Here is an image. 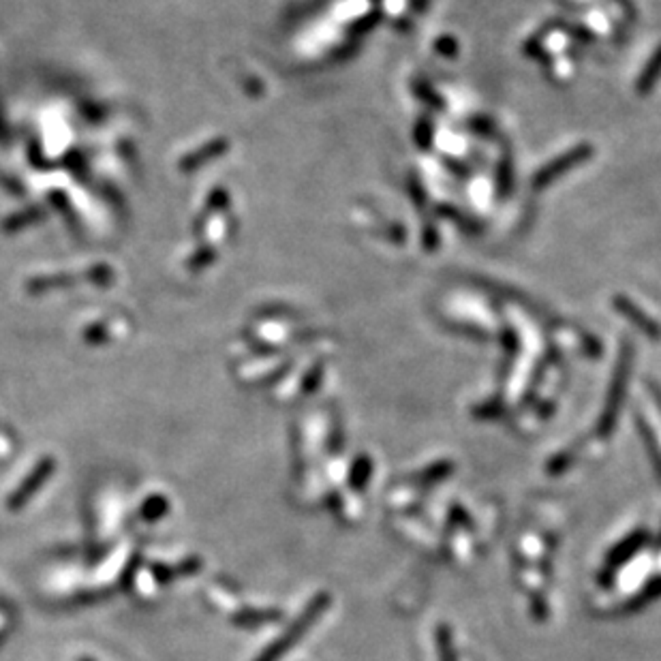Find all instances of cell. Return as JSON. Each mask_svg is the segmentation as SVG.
<instances>
[{"label": "cell", "mask_w": 661, "mask_h": 661, "mask_svg": "<svg viewBox=\"0 0 661 661\" xmlns=\"http://www.w3.org/2000/svg\"><path fill=\"white\" fill-rule=\"evenodd\" d=\"M328 606H330L328 595L326 593L317 595V598L313 599L311 604H308V608L302 612L300 619H297L294 625H291V630L287 632L285 636H280L274 644H270V647L265 648V651L259 655V657L255 661H279L287 651H291V647H294V644L300 640V638L305 636V633L311 630L313 625H315L317 619L323 615V612H326Z\"/></svg>", "instance_id": "cell-1"}, {"label": "cell", "mask_w": 661, "mask_h": 661, "mask_svg": "<svg viewBox=\"0 0 661 661\" xmlns=\"http://www.w3.org/2000/svg\"><path fill=\"white\" fill-rule=\"evenodd\" d=\"M54 469H56V463H54V458L52 456H43L39 463H37V467L30 471L29 478H26L18 486V489L11 492V497L7 498V507L11 509V512H18V509L24 507L26 503H29L30 498L37 495V490H39L41 486L52 478Z\"/></svg>", "instance_id": "cell-2"}, {"label": "cell", "mask_w": 661, "mask_h": 661, "mask_svg": "<svg viewBox=\"0 0 661 661\" xmlns=\"http://www.w3.org/2000/svg\"><path fill=\"white\" fill-rule=\"evenodd\" d=\"M78 661H95V659H90V657H79Z\"/></svg>", "instance_id": "cell-3"}]
</instances>
